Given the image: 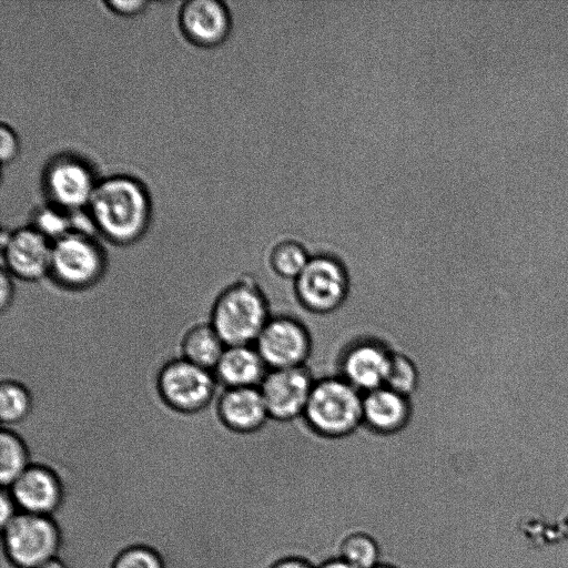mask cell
Returning a JSON list of instances; mask_svg holds the SVG:
<instances>
[{"mask_svg": "<svg viewBox=\"0 0 568 568\" xmlns=\"http://www.w3.org/2000/svg\"><path fill=\"white\" fill-rule=\"evenodd\" d=\"M87 206L98 231L119 245L139 240L150 223L148 191L129 175H113L99 181Z\"/></svg>", "mask_w": 568, "mask_h": 568, "instance_id": "6da1fadb", "label": "cell"}, {"mask_svg": "<svg viewBox=\"0 0 568 568\" xmlns=\"http://www.w3.org/2000/svg\"><path fill=\"white\" fill-rule=\"evenodd\" d=\"M271 317L268 302L251 272L221 290L209 322L226 346L254 345Z\"/></svg>", "mask_w": 568, "mask_h": 568, "instance_id": "7a4b0ae2", "label": "cell"}, {"mask_svg": "<svg viewBox=\"0 0 568 568\" xmlns=\"http://www.w3.org/2000/svg\"><path fill=\"white\" fill-rule=\"evenodd\" d=\"M303 415L322 435H347L363 424V394L341 377L318 379Z\"/></svg>", "mask_w": 568, "mask_h": 568, "instance_id": "3957f363", "label": "cell"}, {"mask_svg": "<svg viewBox=\"0 0 568 568\" xmlns=\"http://www.w3.org/2000/svg\"><path fill=\"white\" fill-rule=\"evenodd\" d=\"M105 271V253L89 233L71 230L52 242L50 275L62 288L89 290L102 280Z\"/></svg>", "mask_w": 568, "mask_h": 568, "instance_id": "277c9868", "label": "cell"}, {"mask_svg": "<svg viewBox=\"0 0 568 568\" xmlns=\"http://www.w3.org/2000/svg\"><path fill=\"white\" fill-rule=\"evenodd\" d=\"M60 531L51 516L19 513L1 527L0 555L19 568H33L58 557Z\"/></svg>", "mask_w": 568, "mask_h": 568, "instance_id": "5b68a950", "label": "cell"}, {"mask_svg": "<svg viewBox=\"0 0 568 568\" xmlns=\"http://www.w3.org/2000/svg\"><path fill=\"white\" fill-rule=\"evenodd\" d=\"M217 381L211 371L182 358H173L161 366L155 388L161 402L180 414H197L211 404Z\"/></svg>", "mask_w": 568, "mask_h": 568, "instance_id": "8992f818", "label": "cell"}, {"mask_svg": "<svg viewBox=\"0 0 568 568\" xmlns=\"http://www.w3.org/2000/svg\"><path fill=\"white\" fill-rule=\"evenodd\" d=\"M295 292L303 307L316 313H331L345 302L349 281L344 263L328 253L313 254L294 280Z\"/></svg>", "mask_w": 568, "mask_h": 568, "instance_id": "52a82bcc", "label": "cell"}, {"mask_svg": "<svg viewBox=\"0 0 568 568\" xmlns=\"http://www.w3.org/2000/svg\"><path fill=\"white\" fill-rule=\"evenodd\" d=\"M52 241L33 226L12 232L2 231V268L27 283L42 281L50 275Z\"/></svg>", "mask_w": 568, "mask_h": 568, "instance_id": "ba28073f", "label": "cell"}, {"mask_svg": "<svg viewBox=\"0 0 568 568\" xmlns=\"http://www.w3.org/2000/svg\"><path fill=\"white\" fill-rule=\"evenodd\" d=\"M255 348L268 369L304 366L311 354V337L296 318L272 316L257 339Z\"/></svg>", "mask_w": 568, "mask_h": 568, "instance_id": "9c48e42d", "label": "cell"}, {"mask_svg": "<svg viewBox=\"0 0 568 568\" xmlns=\"http://www.w3.org/2000/svg\"><path fill=\"white\" fill-rule=\"evenodd\" d=\"M43 189L58 210H77L88 205L98 182L80 158L60 154L43 171Z\"/></svg>", "mask_w": 568, "mask_h": 568, "instance_id": "30bf717a", "label": "cell"}, {"mask_svg": "<svg viewBox=\"0 0 568 568\" xmlns=\"http://www.w3.org/2000/svg\"><path fill=\"white\" fill-rule=\"evenodd\" d=\"M314 384L304 366L270 369L258 386L268 416L278 420L302 416Z\"/></svg>", "mask_w": 568, "mask_h": 568, "instance_id": "8fae6325", "label": "cell"}, {"mask_svg": "<svg viewBox=\"0 0 568 568\" xmlns=\"http://www.w3.org/2000/svg\"><path fill=\"white\" fill-rule=\"evenodd\" d=\"M392 349L374 338L348 343L341 354L339 377L362 394L385 386Z\"/></svg>", "mask_w": 568, "mask_h": 568, "instance_id": "7c38bea8", "label": "cell"}, {"mask_svg": "<svg viewBox=\"0 0 568 568\" xmlns=\"http://www.w3.org/2000/svg\"><path fill=\"white\" fill-rule=\"evenodd\" d=\"M8 488L22 513L52 516L59 508L63 489L57 473L41 464H31Z\"/></svg>", "mask_w": 568, "mask_h": 568, "instance_id": "4fadbf2b", "label": "cell"}, {"mask_svg": "<svg viewBox=\"0 0 568 568\" xmlns=\"http://www.w3.org/2000/svg\"><path fill=\"white\" fill-rule=\"evenodd\" d=\"M180 27L185 38L200 47L224 41L231 28L230 12L219 0H189L180 10Z\"/></svg>", "mask_w": 568, "mask_h": 568, "instance_id": "5bb4252c", "label": "cell"}, {"mask_svg": "<svg viewBox=\"0 0 568 568\" xmlns=\"http://www.w3.org/2000/svg\"><path fill=\"white\" fill-rule=\"evenodd\" d=\"M214 410L226 428L237 433L254 432L270 418L258 387L224 388Z\"/></svg>", "mask_w": 568, "mask_h": 568, "instance_id": "9a60e30c", "label": "cell"}, {"mask_svg": "<svg viewBox=\"0 0 568 568\" xmlns=\"http://www.w3.org/2000/svg\"><path fill=\"white\" fill-rule=\"evenodd\" d=\"M254 345L226 346L214 368L225 388L258 387L268 372Z\"/></svg>", "mask_w": 568, "mask_h": 568, "instance_id": "2e32d148", "label": "cell"}, {"mask_svg": "<svg viewBox=\"0 0 568 568\" xmlns=\"http://www.w3.org/2000/svg\"><path fill=\"white\" fill-rule=\"evenodd\" d=\"M409 415L408 397L386 386L363 394V422L374 430L396 432L406 425Z\"/></svg>", "mask_w": 568, "mask_h": 568, "instance_id": "e0dca14e", "label": "cell"}, {"mask_svg": "<svg viewBox=\"0 0 568 568\" xmlns=\"http://www.w3.org/2000/svg\"><path fill=\"white\" fill-rule=\"evenodd\" d=\"M225 348L210 322L193 324L180 341L181 357L207 371H214Z\"/></svg>", "mask_w": 568, "mask_h": 568, "instance_id": "ac0fdd59", "label": "cell"}, {"mask_svg": "<svg viewBox=\"0 0 568 568\" xmlns=\"http://www.w3.org/2000/svg\"><path fill=\"white\" fill-rule=\"evenodd\" d=\"M32 464L30 448L12 427L0 432V484L9 487Z\"/></svg>", "mask_w": 568, "mask_h": 568, "instance_id": "d6986e66", "label": "cell"}, {"mask_svg": "<svg viewBox=\"0 0 568 568\" xmlns=\"http://www.w3.org/2000/svg\"><path fill=\"white\" fill-rule=\"evenodd\" d=\"M27 384L7 377L0 384V418L3 427L21 424L33 412L34 400Z\"/></svg>", "mask_w": 568, "mask_h": 568, "instance_id": "ffe728a7", "label": "cell"}, {"mask_svg": "<svg viewBox=\"0 0 568 568\" xmlns=\"http://www.w3.org/2000/svg\"><path fill=\"white\" fill-rule=\"evenodd\" d=\"M337 556L354 568H373L381 564V547L367 531L354 530L343 536Z\"/></svg>", "mask_w": 568, "mask_h": 568, "instance_id": "44dd1931", "label": "cell"}, {"mask_svg": "<svg viewBox=\"0 0 568 568\" xmlns=\"http://www.w3.org/2000/svg\"><path fill=\"white\" fill-rule=\"evenodd\" d=\"M306 246L293 239L277 241L270 250L272 270L286 280L294 281L311 258Z\"/></svg>", "mask_w": 568, "mask_h": 568, "instance_id": "7402d4cb", "label": "cell"}, {"mask_svg": "<svg viewBox=\"0 0 568 568\" xmlns=\"http://www.w3.org/2000/svg\"><path fill=\"white\" fill-rule=\"evenodd\" d=\"M390 349L392 356L385 386L408 397L418 384L417 366L413 358L404 352Z\"/></svg>", "mask_w": 568, "mask_h": 568, "instance_id": "603a6c76", "label": "cell"}, {"mask_svg": "<svg viewBox=\"0 0 568 568\" xmlns=\"http://www.w3.org/2000/svg\"><path fill=\"white\" fill-rule=\"evenodd\" d=\"M112 568H164L159 554L145 546H132L122 550Z\"/></svg>", "mask_w": 568, "mask_h": 568, "instance_id": "cb8c5ba5", "label": "cell"}, {"mask_svg": "<svg viewBox=\"0 0 568 568\" xmlns=\"http://www.w3.org/2000/svg\"><path fill=\"white\" fill-rule=\"evenodd\" d=\"M69 222L60 210L45 209L37 213L32 226L53 242L72 230Z\"/></svg>", "mask_w": 568, "mask_h": 568, "instance_id": "d4e9b609", "label": "cell"}, {"mask_svg": "<svg viewBox=\"0 0 568 568\" xmlns=\"http://www.w3.org/2000/svg\"><path fill=\"white\" fill-rule=\"evenodd\" d=\"M0 158L2 163L13 161L19 152V139L6 123L0 125Z\"/></svg>", "mask_w": 568, "mask_h": 568, "instance_id": "484cf974", "label": "cell"}, {"mask_svg": "<svg viewBox=\"0 0 568 568\" xmlns=\"http://www.w3.org/2000/svg\"><path fill=\"white\" fill-rule=\"evenodd\" d=\"M21 513L8 488L1 487L0 491V527L12 520Z\"/></svg>", "mask_w": 568, "mask_h": 568, "instance_id": "4316f807", "label": "cell"}, {"mask_svg": "<svg viewBox=\"0 0 568 568\" xmlns=\"http://www.w3.org/2000/svg\"><path fill=\"white\" fill-rule=\"evenodd\" d=\"M104 3L121 16L136 14L148 6V1L144 0H108Z\"/></svg>", "mask_w": 568, "mask_h": 568, "instance_id": "83f0119b", "label": "cell"}, {"mask_svg": "<svg viewBox=\"0 0 568 568\" xmlns=\"http://www.w3.org/2000/svg\"><path fill=\"white\" fill-rule=\"evenodd\" d=\"M12 277L10 273L2 268L0 297V308L2 313L9 310L16 300V286Z\"/></svg>", "mask_w": 568, "mask_h": 568, "instance_id": "f1b7e54d", "label": "cell"}, {"mask_svg": "<svg viewBox=\"0 0 568 568\" xmlns=\"http://www.w3.org/2000/svg\"><path fill=\"white\" fill-rule=\"evenodd\" d=\"M267 568H316L307 558L288 555L270 564Z\"/></svg>", "mask_w": 568, "mask_h": 568, "instance_id": "f546056e", "label": "cell"}, {"mask_svg": "<svg viewBox=\"0 0 568 568\" xmlns=\"http://www.w3.org/2000/svg\"><path fill=\"white\" fill-rule=\"evenodd\" d=\"M316 568H354V567L351 566L348 562H346L344 559H342L341 557H338L336 555V556H333V557H329V558L323 560L322 562H320V565L316 566Z\"/></svg>", "mask_w": 568, "mask_h": 568, "instance_id": "4dcf8cb0", "label": "cell"}, {"mask_svg": "<svg viewBox=\"0 0 568 568\" xmlns=\"http://www.w3.org/2000/svg\"><path fill=\"white\" fill-rule=\"evenodd\" d=\"M33 568H67L65 565L57 557Z\"/></svg>", "mask_w": 568, "mask_h": 568, "instance_id": "1f68e13d", "label": "cell"}, {"mask_svg": "<svg viewBox=\"0 0 568 568\" xmlns=\"http://www.w3.org/2000/svg\"><path fill=\"white\" fill-rule=\"evenodd\" d=\"M373 568H398V567L395 566V565H392V564L381 562V564H378L377 566H375Z\"/></svg>", "mask_w": 568, "mask_h": 568, "instance_id": "d6a6232c", "label": "cell"}]
</instances>
